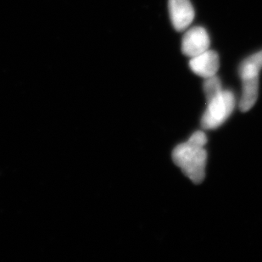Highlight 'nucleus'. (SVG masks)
Segmentation results:
<instances>
[{
  "label": "nucleus",
  "mask_w": 262,
  "mask_h": 262,
  "mask_svg": "<svg viewBox=\"0 0 262 262\" xmlns=\"http://www.w3.org/2000/svg\"><path fill=\"white\" fill-rule=\"evenodd\" d=\"M206 143L207 137L203 132H196L172 152L174 163L194 183H202L205 179L207 152L204 147Z\"/></svg>",
  "instance_id": "1"
},
{
  "label": "nucleus",
  "mask_w": 262,
  "mask_h": 262,
  "mask_svg": "<svg viewBox=\"0 0 262 262\" xmlns=\"http://www.w3.org/2000/svg\"><path fill=\"white\" fill-rule=\"evenodd\" d=\"M210 48V37L206 30L201 27L188 29L183 35L182 51L188 57H194Z\"/></svg>",
  "instance_id": "3"
},
{
  "label": "nucleus",
  "mask_w": 262,
  "mask_h": 262,
  "mask_svg": "<svg viewBox=\"0 0 262 262\" xmlns=\"http://www.w3.org/2000/svg\"><path fill=\"white\" fill-rule=\"evenodd\" d=\"M207 103V108L201 119V125L205 129L219 127L230 117L236 106L234 94L223 89Z\"/></svg>",
  "instance_id": "2"
},
{
  "label": "nucleus",
  "mask_w": 262,
  "mask_h": 262,
  "mask_svg": "<svg viewBox=\"0 0 262 262\" xmlns=\"http://www.w3.org/2000/svg\"><path fill=\"white\" fill-rule=\"evenodd\" d=\"M222 90H223V86L219 77L215 75L213 77L205 78L204 82V92H205L207 102L210 101L213 98H215L219 93L222 92Z\"/></svg>",
  "instance_id": "8"
},
{
  "label": "nucleus",
  "mask_w": 262,
  "mask_h": 262,
  "mask_svg": "<svg viewBox=\"0 0 262 262\" xmlns=\"http://www.w3.org/2000/svg\"><path fill=\"white\" fill-rule=\"evenodd\" d=\"M259 94V77L243 81L242 97L240 99L239 109L241 112L250 111L258 99Z\"/></svg>",
  "instance_id": "6"
},
{
  "label": "nucleus",
  "mask_w": 262,
  "mask_h": 262,
  "mask_svg": "<svg viewBox=\"0 0 262 262\" xmlns=\"http://www.w3.org/2000/svg\"><path fill=\"white\" fill-rule=\"evenodd\" d=\"M261 69L262 50L250 55V57L246 58L240 64L238 73L242 81L252 79L259 77Z\"/></svg>",
  "instance_id": "7"
},
{
  "label": "nucleus",
  "mask_w": 262,
  "mask_h": 262,
  "mask_svg": "<svg viewBox=\"0 0 262 262\" xmlns=\"http://www.w3.org/2000/svg\"><path fill=\"white\" fill-rule=\"evenodd\" d=\"M189 67L193 73L203 78L213 77L220 67V59L217 53L208 50L194 57L191 58Z\"/></svg>",
  "instance_id": "5"
},
{
  "label": "nucleus",
  "mask_w": 262,
  "mask_h": 262,
  "mask_svg": "<svg viewBox=\"0 0 262 262\" xmlns=\"http://www.w3.org/2000/svg\"><path fill=\"white\" fill-rule=\"evenodd\" d=\"M169 14L171 23L178 32H183L194 19V10L190 0H169Z\"/></svg>",
  "instance_id": "4"
}]
</instances>
